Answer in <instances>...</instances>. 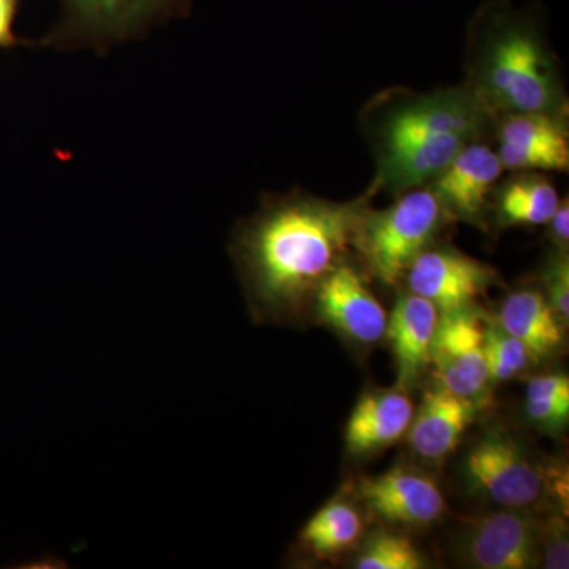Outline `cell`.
I'll return each instance as SVG.
<instances>
[{
    "mask_svg": "<svg viewBox=\"0 0 569 569\" xmlns=\"http://www.w3.org/2000/svg\"><path fill=\"white\" fill-rule=\"evenodd\" d=\"M552 224V238L557 244L561 247L568 246L569 239V204L568 200H565L563 203H559V208L553 212V216L550 217L549 222Z\"/></svg>",
    "mask_w": 569,
    "mask_h": 569,
    "instance_id": "27",
    "label": "cell"
},
{
    "mask_svg": "<svg viewBox=\"0 0 569 569\" xmlns=\"http://www.w3.org/2000/svg\"><path fill=\"white\" fill-rule=\"evenodd\" d=\"M488 112L468 89L397 102L377 126L378 182L400 192L436 179L462 149L478 140Z\"/></svg>",
    "mask_w": 569,
    "mask_h": 569,
    "instance_id": "3",
    "label": "cell"
},
{
    "mask_svg": "<svg viewBox=\"0 0 569 569\" xmlns=\"http://www.w3.org/2000/svg\"><path fill=\"white\" fill-rule=\"evenodd\" d=\"M560 321L548 299L531 290L509 295L500 316L501 329L518 339L533 359L546 358L561 346Z\"/></svg>",
    "mask_w": 569,
    "mask_h": 569,
    "instance_id": "17",
    "label": "cell"
},
{
    "mask_svg": "<svg viewBox=\"0 0 569 569\" xmlns=\"http://www.w3.org/2000/svg\"><path fill=\"white\" fill-rule=\"evenodd\" d=\"M548 545H546V568H568V539L563 537L561 523L552 527Z\"/></svg>",
    "mask_w": 569,
    "mask_h": 569,
    "instance_id": "26",
    "label": "cell"
},
{
    "mask_svg": "<svg viewBox=\"0 0 569 569\" xmlns=\"http://www.w3.org/2000/svg\"><path fill=\"white\" fill-rule=\"evenodd\" d=\"M559 194L548 179L523 176L507 183L498 198L501 219L508 224H545L559 208Z\"/></svg>",
    "mask_w": 569,
    "mask_h": 569,
    "instance_id": "18",
    "label": "cell"
},
{
    "mask_svg": "<svg viewBox=\"0 0 569 569\" xmlns=\"http://www.w3.org/2000/svg\"><path fill=\"white\" fill-rule=\"evenodd\" d=\"M358 496L378 518L407 526H426L445 511L443 493L436 482L406 468L362 479Z\"/></svg>",
    "mask_w": 569,
    "mask_h": 569,
    "instance_id": "10",
    "label": "cell"
},
{
    "mask_svg": "<svg viewBox=\"0 0 569 569\" xmlns=\"http://www.w3.org/2000/svg\"><path fill=\"white\" fill-rule=\"evenodd\" d=\"M59 20L41 47L56 50L91 48L108 54L114 44L141 39L153 26L190 14L192 0H58Z\"/></svg>",
    "mask_w": 569,
    "mask_h": 569,
    "instance_id": "4",
    "label": "cell"
},
{
    "mask_svg": "<svg viewBox=\"0 0 569 569\" xmlns=\"http://www.w3.org/2000/svg\"><path fill=\"white\" fill-rule=\"evenodd\" d=\"M485 353L488 361L489 378L509 380L526 369L531 358L529 350L503 329H490L485 332Z\"/></svg>",
    "mask_w": 569,
    "mask_h": 569,
    "instance_id": "21",
    "label": "cell"
},
{
    "mask_svg": "<svg viewBox=\"0 0 569 569\" xmlns=\"http://www.w3.org/2000/svg\"><path fill=\"white\" fill-rule=\"evenodd\" d=\"M21 0H0V50H11V48L32 47L31 40L20 39L14 33V21L20 13Z\"/></svg>",
    "mask_w": 569,
    "mask_h": 569,
    "instance_id": "24",
    "label": "cell"
},
{
    "mask_svg": "<svg viewBox=\"0 0 569 569\" xmlns=\"http://www.w3.org/2000/svg\"><path fill=\"white\" fill-rule=\"evenodd\" d=\"M527 413L542 425H561L569 417V399H527Z\"/></svg>",
    "mask_w": 569,
    "mask_h": 569,
    "instance_id": "23",
    "label": "cell"
},
{
    "mask_svg": "<svg viewBox=\"0 0 569 569\" xmlns=\"http://www.w3.org/2000/svg\"><path fill=\"white\" fill-rule=\"evenodd\" d=\"M438 323L437 307L415 293L402 296L388 316L387 336L403 381H413L430 365Z\"/></svg>",
    "mask_w": 569,
    "mask_h": 569,
    "instance_id": "14",
    "label": "cell"
},
{
    "mask_svg": "<svg viewBox=\"0 0 569 569\" xmlns=\"http://www.w3.org/2000/svg\"><path fill=\"white\" fill-rule=\"evenodd\" d=\"M316 295L323 320L356 342L373 343L387 335V310L351 266L340 263L332 269Z\"/></svg>",
    "mask_w": 569,
    "mask_h": 569,
    "instance_id": "9",
    "label": "cell"
},
{
    "mask_svg": "<svg viewBox=\"0 0 569 569\" xmlns=\"http://www.w3.org/2000/svg\"><path fill=\"white\" fill-rule=\"evenodd\" d=\"M351 206L290 194L269 198L236 231L233 258L258 320L291 317L355 241Z\"/></svg>",
    "mask_w": 569,
    "mask_h": 569,
    "instance_id": "1",
    "label": "cell"
},
{
    "mask_svg": "<svg viewBox=\"0 0 569 569\" xmlns=\"http://www.w3.org/2000/svg\"><path fill=\"white\" fill-rule=\"evenodd\" d=\"M560 116L509 114L500 129V162L509 170L567 171L569 142Z\"/></svg>",
    "mask_w": 569,
    "mask_h": 569,
    "instance_id": "11",
    "label": "cell"
},
{
    "mask_svg": "<svg viewBox=\"0 0 569 569\" xmlns=\"http://www.w3.org/2000/svg\"><path fill=\"white\" fill-rule=\"evenodd\" d=\"M546 282L549 287L552 309L565 323L569 318V263L567 254H560L559 260L553 261L546 272Z\"/></svg>",
    "mask_w": 569,
    "mask_h": 569,
    "instance_id": "22",
    "label": "cell"
},
{
    "mask_svg": "<svg viewBox=\"0 0 569 569\" xmlns=\"http://www.w3.org/2000/svg\"><path fill=\"white\" fill-rule=\"evenodd\" d=\"M430 362L437 366L441 388L455 395L475 397L489 380L485 331L470 310L440 317Z\"/></svg>",
    "mask_w": 569,
    "mask_h": 569,
    "instance_id": "8",
    "label": "cell"
},
{
    "mask_svg": "<svg viewBox=\"0 0 569 569\" xmlns=\"http://www.w3.org/2000/svg\"><path fill=\"white\" fill-rule=\"evenodd\" d=\"M471 82L492 110L559 116L565 93L538 24L507 2H489L471 26Z\"/></svg>",
    "mask_w": 569,
    "mask_h": 569,
    "instance_id": "2",
    "label": "cell"
},
{
    "mask_svg": "<svg viewBox=\"0 0 569 569\" xmlns=\"http://www.w3.org/2000/svg\"><path fill=\"white\" fill-rule=\"evenodd\" d=\"M475 413L477 407L468 397L445 388L427 392L417 417L411 419V447L422 458H445L458 447Z\"/></svg>",
    "mask_w": 569,
    "mask_h": 569,
    "instance_id": "15",
    "label": "cell"
},
{
    "mask_svg": "<svg viewBox=\"0 0 569 569\" xmlns=\"http://www.w3.org/2000/svg\"><path fill=\"white\" fill-rule=\"evenodd\" d=\"M441 209L432 190H415L387 211L370 213L361 227L358 223L355 241L373 274L388 284L406 274L436 233Z\"/></svg>",
    "mask_w": 569,
    "mask_h": 569,
    "instance_id": "5",
    "label": "cell"
},
{
    "mask_svg": "<svg viewBox=\"0 0 569 569\" xmlns=\"http://www.w3.org/2000/svg\"><path fill=\"white\" fill-rule=\"evenodd\" d=\"M527 399H569L567 376L537 377L529 381Z\"/></svg>",
    "mask_w": 569,
    "mask_h": 569,
    "instance_id": "25",
    "label": "cell"
},
{
    "mask_svg": "<svg viewBox=\"0 0 569 569\" xmlns=\"http://www.w3.org/2000/svg\"><path fill=\"white\" fill-rule=\"evenodd\" d=\"M355 567L358 569H421L425 568V560L410 539L402 535L381 531L367 541L365 549L356 559Z\"/></svg>",
    "mask_w": 569,
    "mask_h": 569,
    "instance_id": "20",
    "label": "cell"
},
{
    "mask_svg": "<svg viewBox=\"0 0 569 569\" xmlns=\"http://www.w3.org/2000/svg\"><path fill=\"white\" fill-rule=\"evenodd\" d=\"M362 531V520L350 505L332 501L306 523L301 541L310 552L328 557L351 548Z\"/></svg>",
    "mask_w": 569,
    "mask_h": 569,
    "instance_id": "19",
    "label": "cell"
},
{
    "mask_svg": "<svg viewBox=\"0 0 569 569\" xmlns=\"http://www.w3.org/2000/svg\"><path fill=\"white\" fill-rule=\"evenodd\" d=\"M538 527L515 511L486 516L470 527L463 553L482 569H527L538 561Z\"/></svg>",
    "mask_w": 569,
    "mask_h": 569,
    "instance_id": "12",
    "label": "cell"
},
{
    "mask_svg": "<svg viewBox=\"0 0 569 569\" xmlns=\"http://www.w3.org/2000/svg\"><path fill=\"white\" fill-rule=\"evenodd\" d=\"M503 164L492 149L470 142L455 160L437 176L432 192L441 208H448L462 219H478Z\"/></svg>",
    "mask_w": 569,
    "mask_h": 569,
    "instance_id": "13",
    "label": "cell"
},
{
    "mask_svg": "<svg viewBox=\"0 0 569 569\" xmlns=\"http://www.w3.org/2000/svg\"><path fill=\"white\" fill-rule=\"evenodd\" d=\"M413 417V403L403 392H370L348 419L347 447L359 455L388 447L410 429Z\"/></svg>",
    "mask_w": 569,
    "mask_h": 569,
    "instance_id": "16",
    "label": "cell"
},
{
    "mask_svg": "<svg viewBox=\"0 0 569 569\" xmlns=\"http://www.w3.org/2000/svg\"><path fill=\"white\" fill-rule=\"evenodd\" d=\"M466 475L471 488L509 509L529 508L545 492V478L511 440L489 436L470 449Z\"/></svg>",
    "mask_w": 569,
    "mask_h": 569,
    "instance_id": "6",
    "label": "cell"
},
{
    "mask_svg": "<svg viewBox=\"0 0 569 569\" xmlns=\"http://www.w3.org/2000/svg\"><path fill=\"white\" fill-rule=\"evenodd\" d=\"M411 293L437 307L440 316L470 309L493 282V271L455 250H425L407 269Z\"/></svg>",
    "mask_w": 569,
    "mask_h": 569,
    "instance_id": "7",
    "label": "cell"
}]
</instances>
